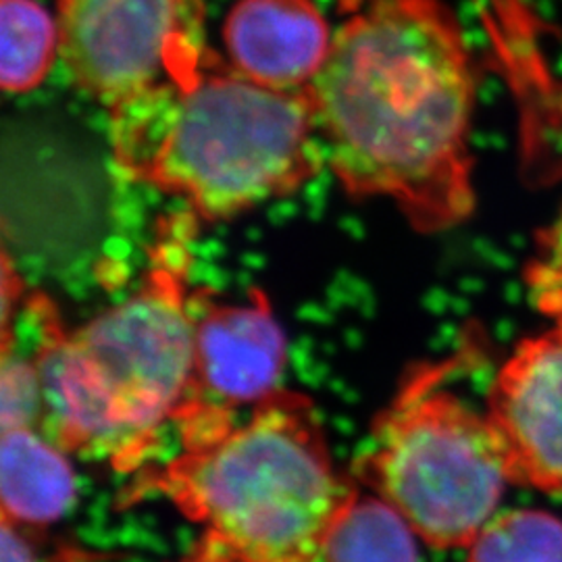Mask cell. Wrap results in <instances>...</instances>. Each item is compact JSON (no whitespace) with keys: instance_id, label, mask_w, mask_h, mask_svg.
<instances>
[{"instance_id":"13","label":"cell","mask_w":562,"mask_h":562,"mask_svg":"<svg viewBox=\"0 0 562 562\" xmlns=\"http://www.w3.org/2000/svg\"><path fill=\"white\" fill-rule=\"evenodd\" d=\"M469 562H562V521L543 510L492 517L469 546Z\"/></svg>"},{"instance_id":"3","label":"cell","mask_w":562,"mask_h":562,"mask_svg":"<svg viewBox=\"0 0 562 562\" xmlns=\"http://www.w3.org/2000/svg\"><path fill=\"white\" fill-rule=\"evenodd\" d=\"M121 173L225 222L313 180L323 150L306 92L262 86L215 53L201 67L109 117Z\"/></svg>"},{"instance_id":"10","label":"cell","mask_w":562,"mask_h":562,"mask_svg":"<svg viewBox=\"0 0 562 562\" xmlns=\"http://www.w3.org/2000/svg\"><path fill=\"white\" fill-rule=\"evenodd\" d=\"M2 517L15 525H48L76 501L74 469L65 450L32 427L2 429Z\"/></svg>"},{"instance_id":"12","label":"cell","mask_w":562,"mask_h":562,"mask_svg":"<svg viewBox=\"0 0 562 562\" xmlns=\"http://www.w3.org/2000/svg\"><path fill=\"white\" fill-rule=\"evenodd\" d=\"M0 83L7 94H25L46 80L60 57L57 15L38 0H0Z\"/></svg>"},{"instance_id":"9","label":"cell","mask_w":562,"mask_h":562,"mask_svg":"<svg viewBox=\"0 0 562 562\" xmlns=\"http://www.w3.org/2000/svg\"><path fill=\"white\" fill-rule=\"evenodd\" d=\"M334 30L313 0H238L223 23L225 60L262 86L306 92L329 57Z\"/></svg>"},{"instance_id":"8","label":"cell","mask_w":562,"mask_h":562,"mask_svg":"<svg viewBox=\"0 0 562 562\" xmlns=\"http://www.w3.org/2000/svg\"><path fill=\"white\" fill-rule=\"evenodd\" d=\"M192 313L194 387L183 408L234 415L280 392L285 338L265 294L220 302L192 292Z\"/></svg>"},{"instance_id":"11","label":"cell","mask_w":562,"mask_h":562,"mask_svg":"<svg viewBox=\"0 0 562 562\" xmlns=\"http://www.w3.org/2000/svg\"><path fill=\"white\" fill-rule=\"evenodd\" d=\"M417 533L382 496L355 494L323 546L325 562H419Z\"/></svg>"},{"instance_id":"5","label":"cell","mask_w":562,"mask_h":562,"mask_svg":"<svg viewBox=\"0 0 562 562\" xmlns=\"http://www.w3.org/2000/svg\"><path fill=\"white\" fill-rule=\"evenodd\" d=\"M357 475L434 548L471 546L508 482L487 415L434 375H417L378 419Z\"/></svg>"},{"instance_id":"16","label":"cell","mask_w":562,"mask_h":562,"mask_svg":"<svg viewBox=\"0 0 562 562\" xmlns=\"http://www.w3.org/2000/svg\"><path fill=\"white\" fill-rule=\"evenodd\" d=\"M2 540H0V548H2V562H38L32 543L21 533L18 525L9 519L2 517Z\"/></svg>"},{"instance_id":"4","label":"cell","mask_w":562,"mask_h":562,"mask_svg":"<svg viewBox=\"0 0 562 562\" xmlns=\"http://www.w3.org/2000/svg\"><path fill=\"white\" fill-rule=\"evenodd\" d=\"M159 492L204 527L190 562H317L359 492L334 467L311 401L276 392L209 442L181 448L142 492Z\"/></svg>"},{"instance_id":"14","label":"cell","mask_w":562,"mask_h":562,"mask_svg":"<svg viewBox=\"0 0 562 562\" xmlns=\"http://www.w3.org/2000/svg\"><path fill=\"white\" fill-rule=\"evenodd\" d=\"M0 369V427H41V371L34 352L25 355L15 344L4 346Z\"/></svg>"},{"instance_id":"7","label":"cell","mask_w":562,"mask_h":562,"mask_svg":"<svg viewBox=\"0 0 562 562\" xmlns=\"http://www.w3.org/2000/svg\"><path fill=\"white\" fill-rule=\"evenodd\" d=\"M487 422L508 482L562 492V322L517 344L492 383Z\"/></svg>"},{"instance_id":"6","label":"cell","mask_w":562,"mask_h":562,"mask_svg":"<svg viewBox=\"0 0 562 562\" xmlns=\"http://www.w3.org/2000/svg\"><path fill=\"white\" fill-rule=\"evenodd\" d=\"M60 60L109 117L209 57L202 0H57Z\"/></svg>"},{"instance_id":"1","label":"cell","mask_w":562,"mask_h":562,"mask_svg":"<svg viewBox=\"0 0 562 562\" xmlns=\"http://www.w3.org/2000/svg\"><path fill=\"white\" fill-rule=\"evenodd\" d=\"M475 69L443 0H338V25L308 88L325 161L344 192L387 201L417 232L475 211Z\"/></svg>"},{"instance_id":"2","label":"cell","mask_w":562,"mask_h":562,"mask_svg":"<svg viewBox=\"0 0 562 562\" xmlns=\"http://www.w3.org/2000/svg\"><path fill=\"white\" fill-rule=\"evenodd\" d=\"M180 240L155 248L140 285L67 331L53 302L27 296L36 327L42 436L65 452L134 471L194 387V313Z\"/></svg>"},{"instance_id":"15","label":"cell","mask_w":562,"mask_h":562,"mask_svg":"<svg viewBox=\"0 0 562 562\" xmlns=\"http://www.w3.org/2000/svg\"><path fill=\"white\" fill-rule=\"evenodd\" d=\"M531 304L550 322H562V209L536 234L533 257L522 269Z\"/></svg>"}]
</instances>
